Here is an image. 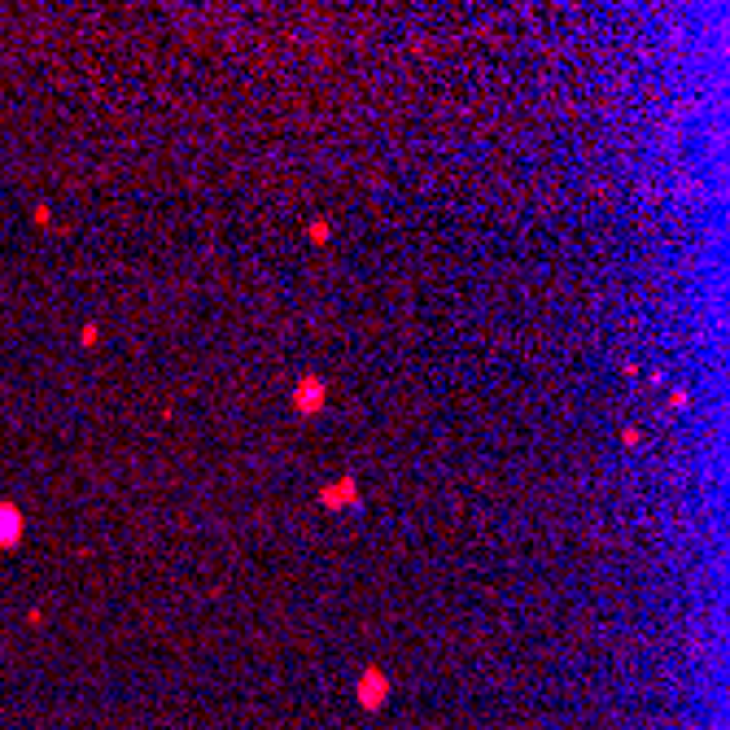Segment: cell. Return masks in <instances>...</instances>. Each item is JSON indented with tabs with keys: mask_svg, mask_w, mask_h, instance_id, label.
<instances>
[{
	"mask_svg": "<svg viewBox=\"0 0 730 730\" xmlns=\"http://www.w3.org/2000/svg\"><path fill=\"white\" fill-rule=\"evenodd\" d=\"M324 394H328V385H324L319 376H307V381H298V389H293V407H298L302 416H315V412L324 407Z\"/></svg>",
	"mask_w": 730,
	"mask_h": 730,
	"instance_id": "7a4b0ae2",
	"label": "cell"
},
{
	"mask_svg": "<svg viewBox=\"0 0 730 730\" xmlns=\"http://www.w3.org/2000/svg\"><path fill=\"white\" fill-rule=\"evenodd\" d=\"M319 503H324L328 512H341V508L359 503V481L346 477V481H337V485H324V490H319Z\"/></svg>",
	"mask_w": 730,
	"mask_h": 730,
	"instance_id": "3957f363",
	"label": "cell"
},
{
	"mask_svg": "<svg viewBox=\"0 0 730 730\" xmlns=\"http://www.w3.org/2000/svg\"><path fill=\"white\" fill-rule=\"evenodd\" d=\"M22 533H27V517H22V508H18V503H0V547H4V551L18 547Z\"/></svg>",
	"mask_w": 730,
	"mask_h": 730,
	"instance_id": "6da1fadb",
	"label": "cell"
},
{
	"mask_svg": "<svg viewBox=\"0 0 730 730\" xmlns=\"http://www.w3.org/2000/svg\"><path fill=\"white\" fill-rule=\"evenodd\" d=\"M389 695V678L381 670H367L364 682H359V704L364 709H381V700Z\"/></svg>",
	"mask_w": 730,
	"mask_h": 730,
	"instance_id": "277c9868",
	"label": "cell"
}]
</instances>
